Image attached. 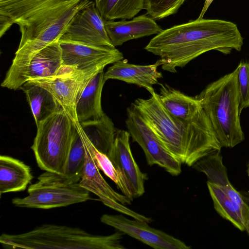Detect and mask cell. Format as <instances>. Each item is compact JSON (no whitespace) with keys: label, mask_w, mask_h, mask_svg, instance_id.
Returning <instances> with one entry per match:
<instances>
[{"label":"cell","mask_w":249,"mask_h":249,"mask_svg":"<svg viewBox=\"0 0 249 249\" xmlns=\"http://www.w3.org/2000/svg\"><path fill=\"white\" fill-rule=\"evenodd\" d=\"M87 138L89 147L98 169L103 171L116 184L117 188L120 190L123 195L132 201L134 198L133 191L126 179L123 174L115 167L107 155L97 150L87 136Z\"/></svg>","instance_id":"27"},{"label":"cell","mask_w":249,"mask_h":249,"mask_svg":"<svg viewBox=\"0 0 249 249\" xmlns=\"http://www.w3.org/2000/svg\"><path fill=\"white\" fill-rule=\"evenodd\" d=\"M212 1V0H205L204 7L200 14L199 17H198V18H203L204 13H205L206 11L207 10L208 6H209Z\"/></svg>","instance_id":"32"},{"label":"cell","mask_w":249,"mask_h":249,"mask_svg":"<svg viewBox=\"0 0 249 249\" xmlns=\"http://www.w3.org/2000/svg\"><path fill=\"white\" fill-rule=\"evenodd\" d=\"M19 89L26 95L36 126L61 107L49 91L30 81Z\"/></svg>","instance_id":"22"},{"label":"cell","mask_w":249,"mask_h":249,"mask_svg":"<svg viewBox=\"0 0 249 249\" xmlns=\"http://www.w3.org/2000/svg\"><path fill=\"white\" fill-rule=\"evenodd\" d=\"M185 0H146L147 14L154 20H159L175 14Z\"/></svg>","instance_id":"29"},{"label":"cell","mask_w":249,"mask_h":249,"mask_svg":"<svg viewBox=\"0 0 249 249\" xmlns=\"http://www.w3.org/2000/svg\"><path fill=\"white\" fill-rule=\"evenodd\" d=\"M79 126L86 150L84 168L79 182L80 186L96 195L106 206L134 219L151 223L152 221L151 218L139 214L125 206V205H130L132 201L124 195L116 192L105 180L95 164L88 145L86 135L80 124Z\"/></svg>","instance_id":"10"},{"label":"cell","mask_w":249,"mask_h":249,"mask_svg":"<svg viewBox=\"0 0 249 249\" xmlns=\"http://www.w3.org/2000/svg\"><path fill=\"white\" fill-rule=\"evenodd\" d=\"M240 97L239 113L249 107V63L241 61L236 68Z\"/></svg>","instance_id":"30"},{"label":"cell","mask_w":249,"mask_h":249,"mask_svg":"<svg viewBox=\"0 0 249 249\" xmlns=\"http://www.w3.org/2000/svg\"><path fill=\"white\" fill-rule=\"evenodd\" d=\"M248 176L249 177V164H248Z\"/></svg>","instance_id":"34"},{"label":"cell","mask_w":249,"mask_h":249,"mask_svg":"<svg viewBox=\"0 0 249 249\" xmlns=\"http://www.w3.org/2000/svg\"><path fill=\"white\" fill-rule=\"evenodd\" d=\"M161 65L160 59L152 65H139L129 63L123 59L109 67L104 73V79L106 81L116 79L135 84L145 88L151 94L155 91L153 85L157 84L159 79L162 77V73L157 70Z\"/></svg>","instance_id":"16"},{"label":"cell","mask_w":249,"mask_h":249,"mask_svg":"<svg viewBox=\"0 0 249 249\" xmlns=\"http://www.w3.org/2000/svg\"><path fill=\"white\" fill-rule=\"evenodd\" d=\"M63 67L84 70L103 62L113 64L124 59L115 48L96 46L80 42L59 40Z\"/></svg>","instance_id":"14"},{"label":"cell","mask_w":249,"mask_h":249,"mask_svg":"<svg viewBox=\"0 0 249 249\" xmlns=\"http://www.w3.org/2000/svg\"><path fill=\"white\" fill-rule=\"evenodd\" d=\"M123 234L118 231L97 235L77 227L44 224L21 233H3L0 243L4 248L13 249H125L121 244Z\"/></svg>","instance_id":"3"},{"label":"cell","mask_w":249,"mask_h":249,"mask_svg":"<svg viewBox=\"0 0 249 249\" xmlns=\"http://www.w3.org/2000/svg\"><path fill=\"white\" fill-rule=\"evenodd\" d=\"M74 123L76 129L64 175L72 180L79 181L84 168L86 150L79 123Z\"/></svg>","instance_id":"28"},{"label":"cell","mask_w":249,"mask_h":249,"mask_svg":"<svg viewBox=\"0 0 249 249\" xmlns=\"http://www.w3.org/2000/svg\"><path fill=\"white\" fill-rule=\"evenodd\" d=\"M208 116L221 147L245 140L240 120L237 69L209 84L196 96Z\"/></svg>","instance_id":"5"},{"label":"cell","mask_w":249,"mask_h":249,"mask_svg":"<svg viewBox=\"0 0 249 249\" xmlns=\"http://www.w3.org/2000/svg\"><path fill=\"white\" fill-rule=\"evenodd\" d=\"M33 178L31 169L22 161L0 156V195L24 191Z\"/></svg>","instance_id":"20"},{"label":"cell","mask_w":249,"mask_h":249,"mask_svg":"<svg viewBox=\"0 0 249 249\" xmlns=\"http://www.w3.org/2000/svg\"><path fill=\"white\" fill-rule=\"evenodd\" d=\"M59 40L115 48L107 33L104 20L95 2L90 0H84Z\"/></svg>","instance_id":"11"},{"label":"cell","mask_w":249,"mask_h":249,"mask_svg":"<svg viewBox=\"0 0 249 249\" xmlns=\"http://www.w3.org/2000/svg\"><path fill=\"white\" fill-rule=\"evenodd\" d=\"M146 0H94L104 21L129 19L145 9Z\"/></svg>","instance_id":"25"},{"label":"cell","mask_w":249,"mask_h":249,"mask_svg":"<svg viewBox=\"0 0 249 249\" xmlns=\"http://www.w3.org/2000/svg\"><path fill=\"white\" fill-rule=\"evenodd\" d=\"M207 184L217 213L239 230L244 231L247 218L241 207L232 200L220 187L208 181Z\"/></svg>","instance_id":"24"},{"label":"cell","mask_w":249,"mask_h":249,"mask_svg":"<svg viewBox=\"0 0 249 249\" xmlns=\"http://www.w3.org/2000/svg\"><path fill=\"white\" fill-rule=\"evenodd\" d=\"M125 125L133 142L141 146L147 164L157 165L172 176L181 172V162L162 145L143 118L131 105L127 108Z\"/></svg>","instance_id":"9"},{"label":"cell","mask_w":249,"mask_h":249,"mask_svg":"<svg viewBox=\"0 0 249 249\" xmlns=\"http://www.w3.org/2000/svg\"><path fill=\"white\" fill-rule=\"evenodd\" d=\"M143 118L164 148L181 163L192 166L222 148L204 111L185 120L164 108L155 91L148 99L138 98L131 104Z\"/></svg>","instance_id":"2"},{"label":"cell","mask_w":249,"mask_h":249,"mask_svg":"<svg viewBox=\"0 0 249 249\" xmlns=\"http://www.w3.org/2000/svg\"><path fill=\"white\" fill-rule=\"evenodd\" d=\"M243 38L234 23L221 19L197 18L164 30L144 49L158 55L164 71L176 72L203 53L216 50L229 54L240 51Z\"/></svg>","instance_id":"1"},{"label":"cell","mask_w":249,"mask_h":249,"mask_svg":"<svg viewBox=\"0 0 249 249\" xmlns=\"http://www.w3.org/2000/svg\"><path fill=\"white\" fill-rule=\"evenodd\" d=\"M79 181L64 175L45 171L37 181L28 188V196L15 197L12 203L16 207L50 209L66 207L91 199L90 192L80 186Z\"/></svg>","instance_id":"7"},{"label":"cell","mask_w":249,"mask_h":249,"mask_svg":"<svg viewBox=\"0 0 249 249\" xmlns=\"http://www.w3.org/2000/svg\"><path fill=\"white\" fill-rule=\"evenodd\" d=\"M62 67L61 50L57 40L41 50L26 65L9 68L1 86L18 89L27 81L55 75Z\"/></svg>","instance_id":"12"},{"label":"cell","mask_w":249,"mask_h":249,"mask_svg":"<svg viewBox=\"0 0 249 249\" xmlns=\"http://www.w3.org/2000/svg\"><path fill=\"white\" fill-rule=\"evenodd\" d=\"M105 27L115 47L128 40L158 35L163 31L155 20L144 15L135 17L129 21H105Z\"/></svg>","instance_id":"17"},{"label":"cell","mask_w":249,"mask_h":249,"mask_svg":"<svg viewBox=\"0 0 249 249\" xmlns=\"http://www.w3.org/2000/svg\"><path fill=\"white\" fill-rule=\"evenodd\" d=\"M192 167L197 171L205 174L209 182L220 187H225L231 184L220 152L202 158Z\"/></svg>","instance_id":"26"},{"label":"cell","mask_w":249,"mask_h":249,"mask_svg":"<svg viewBox=\"0 0 249 249\" xmlns=\"http://www.w3.org/2000/svg\"><path fill=\"white\" fill-rule=\"evenodd\" d=\"M161 104L172 115L185 120H192L205 111L196 96L185 95L166 84H160L158 94Z\"/></svg>","instance_id":"18"},{"label":"cell","mask_w":249,"mask_h":249,"mask_svg":"<svg viewBox=\"0 0 249 249\" xmlns=\"http://www.w3.org/2000/svg\"><path fill=\"white\" fill-rule=\"evenodd\" d=\"M130 137L128 131L118 129L107 155L128 182L134 198H137L144 194V182L148 178L146 174L141 171L133 157L130 145Z\"/></svg>","instance_id":"15"},{"label":"cell","mask_w":249,"mask_h":249,"mask_svg":"<svg viewBox=\"0 0 249 249\" xmlns=\"http://www.w3.org/2000/svg\"><path fill=\"white\" fill-rule=\"evenodd\" d=\"M220 187L232 200L241 207L247 219L249 216V206L246 202L242 196L234 188L231 184Z\"/></svg>","instance_id":"31"},{"label":"cell","mask_w":249,"mask_h":249,"mask_svg":"<svg viewBox=\"0 0 249 249\" xmlns=\"http://www.w3.org/2000/svg\"><path fill=\"white\" fill-rule=\"evenodd\" d=\"M84 132L99 152L107 155L117 131L112 120L106 114L97 120L80 123Z\"/></svg>","instance_id":"23"},{"label":"cell","mask_w":249,"mask_h":249,"mask_svg":"<svg viewBox=\"0 0 249 249\" xmlns=\"http://www.w3.org/2000/svg\"><path fill=\"white\" fill-rule=\"evenodd\" d=\"M102 223L112 227L146 245L156 249H190L182 241L160 230L149 226L140 220L128 219L122 214H104Z\"/></svg>","instance_id":"13"},{"label":"cell","mask_w":249,"mask_h":249,"mask_svg":"<svg viewBox=\"0 0 249 249\" xmlns=\"http://www.w3.org/2000/svg\"><path fill=\"white\" fill-rule=\"evenodd\" d=\"M36 127L31 148L38 167L64 175L76 129L74 121L61 107Z\"/></svg>","instance_id":"6"},{"label":"cell","mask_w":249,"mask_h":249,"mask_svg":"<svg viewBox=\"0 0 249 249\" xmlns=\"http://www.w3.org/2000/svg\"><path fill=\"white\" fill-rule=\"evenodd\" d=\"M103 70L96 74L83 91L75 108L79 123L97 120L104 115L101 106V95L106 81Z\"/></svg>","instance_id":"21"},{"label":"cell","mask_w":249,"mask_h":249,"mask_svg":"<svg viewBox=\"0 0 249 249\" xmlns=\"http://www.w3.org/2000/svg\"><path fill=\"white\" fill-rule=\"evenodd\" d=\"M67 0H0V37L16 22L47 6Z\"/></svg>","instance_id":"19"},{"label":"cell","mask_w":249,"mask_h":249,"mask_svg":"<svg viewBox=\"0 0 249 249\" xmlns=\"http://www.w3.org/2000/svg\"><path fill=\"white\" fill-rule=\"evenodd\" d=\"M245 230L247 231L249 235V216L247 218L245 223Z\"/></svg>","instance_id":"33"},{"label":"cell","mask_w":249,"mask_h":249,"mask_svg":"<svg viewBox=\"0 0 249 249\" xmlns=\"http://www.w3.org/2000/svg\"><path fill=\"white\" fill-rule=\"evenodd\" d=\"M108 64L103 62L84 70L62 66L55 75L30 81L49 91L74 122H76V106L83 91L93 77Z\"/></svg>","instance_id":"8"},{"label":"cell","mask_w":249,"mask_h":249,"mask_svg":"<svg viewBox=\"0 0 249 249\" xmlns=\"http://www.w3.org/2000/svg\"><path fill=\"white\" fill-rule=\"evenodd\" d=\"M84 0H67L53 4L16 22L21 39L9 68L26 65L41 50L58 40Z\"/></svg>","instance_id":"4"}]
</instances>
